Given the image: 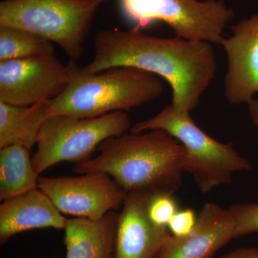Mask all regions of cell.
<instances>
[{"mask_svg":"<svg viewBox=\"0 0 258 258\" xmlns=\"http://www.w3.org/2000/svg\"><path fill=\"white\" fill-rule=\"evenodd\" d=\"M120 66L162 77L172 88L171 106L189 113L198 106L217 71L210 42L151 36L135 28L98 32L92 61L79 70L95 74Z\"/></svg>","mask_w":258,"mask_h":258,"instance_id":"6da1fadb","label":"cell"},{"mask_svg":"<svg viewBox=\"0 0 258 258\" xmlns=\"http://www.w3.org/2000/svg\"><path fill=\"white\" fill-rule=\"evenodd\" d=\"M98 150L96 157L76 164L75 172L105 173L125 193L174 195L182 185L186 150L164 131L111 137Z\"/></svg>","mask_w":258,"mask_h":258,"instance_id":"7a4b0ae2","label":"cell"},{"mask_svg":"<svg viewBox=\"0 0 258 258\" xmlns=\"http://www.w3.org/2000/svg\"><path fill=\"white\" fill-rule=\"evenodd\" d=\"M70 81L58 96L49 101L50 115L96 118L149 103L164 93L156 75L127 66L85 74L74 61L68 64Z\"/></svg>","mask_w":258,"mask_h":258,"instance_id":"3957f363","label":"cell"},{"mask_svg":"<svg viewBox=\"0 0 258 258\" xmlns=\"http://www.w3.org/2000/svg\"><path fill=\"white\" fill-rule=\"evenodd\" d=\"M151 130L167 132L182 144L186 150L184 171L192 176L203 193L231 184L234 174L249 171L252 166L241 157L232 144H223L203 132L191 119L189 112L168 105L155 116L139 122L131 133Z\"/></svg>","mask_w":258,"mask_h":258,"instance_id":"277c9868","label":"cell"},{"mask_svg":"<svg viewBox=\"0 0 258 258\" xmlns=\"http://www.w3.org/2000/svg\"><path fill=\"white\" fill-rule=\"evenodd\" d=\"M107 0H4L0 26L28 30L57 45L76 62L102 3Z\"/></svg>","mask_w":258,"mask_h":258,"instance_id":"5b68a950","label":"cell"},{"mask_svg":"<svg viewBox=\"0 0 258 258\" xmlns=\"http://www.w3.org/2000/svg\"><path fill=\"white\" fill-rule=\"evenodd\" d=\"M132 128L124 111H116L91 118L73 115H50L42 125L32 164L37 175L61 162L76 164L91 159L100 144L120 137Z\"/></svg>","mask_w":258,"mask_h":258,"instance_id":"8992f818","label":"cell"},{"mask_svg":"<svg viewBox=\"0 0 258 258\" xmlns=\"http://www.w3.org/2000/svg\"><path fill=\"white\" fill-rule=\"evenodd\" d=\"M123 13L141 30L156 22L167 24L176 37L221 45L235 13L222 0H120Z\"/></svg>","mask_w":258,"mask_h":258,"instance_id":"52a82bcc","label":"cell"},{"mask_svg":"<svg viewBox=\"0 0 258 258\" xmlns=\"http://www.w3.org/2000/svg\"><path fill=\"white\" fill-rule=\"evenodd\" d=\"M69 81V66L55 54L0 61V102L31 106L50 101L62 93Z\"/></svg>","mask_w":258,"mask_h":258,"instance_id":"ba28073f","label":"cell"},{"mask_svg":"<svg viewBox=\"0 0 258 258\" xmlns=\"http://www.w3.org/2000/svg\"><path fill=\"white\" fill-rule=\"evenodd\" d=\"M38 187L61 213L92 220L116 211L126 196L111 176L102 172L74 177L39 176Z\"/></svg>","mask_w":258,"mask_h":258,"instance_id":"9c48e42d","label":"cell"},{"mask_svg":"<svg viewBox=\"0 0 258 258\" xmlns=\"http://www.w3.org/2000/svg\"><path fill=\"white\" fill-rule=\"evenodd\" d=\"M152 197L126 193L117 216L113 258H157L171 238L168 227L154 225L149 218Z\"/></svg>","mask_w":258,"mask_h":258,"instance_id":"30bf717a","label":"cell"},{"mask_svg":"<svg viewBox=\"0 0 258 258\" xmlns=\"http://www.w3.org/2000/svg\"><path fill=\"white\" fill-rule=\"evenodd\" d=\"M221 45L227 58L225 96L232 105L248 104L258 93V14L241 20Z\"/></svg>","mask_w":258,"mask_h":258,"instance_id":"8fae6325","label":"cell"},{"mask_svg":"<svg viewBox=\"0 0 258 258\" xmlns=\"http://www.w3.org/2000/svg\"><path fill=\"white\" fill-rule=\"evenodd\" d=\"M235 220L230 210L206 203L192 232L182 237L171 236L157 258H212L235 238Z\"/></svg>","mask_w":258,"mask_h":258,"instance_id":"7c38bea8","label":"cell"},{"mask_svg":"<svg viewBox=\"0 0 258 258\" xmlns=\"http://www.w3.org/2000/svg\"><path fill=\"white\" fill-rule=\"evenodd\" d=\"M67 218L40 188L8 199L0 205V244L26 231L64 230Z\"/></svg>","mask_w":258,"mask_h":258,"instance_id":"4fadbf2b","label":"cell"},{"mask_svg":"<svg viewBox=\"0 0 258 258\" xmlns=\"http://www.w3.org/2000/svg\"><path fill=\"white\" fill-rule=\"evenodd\" d=\"M118 212L98 220L74 217L64 227L66 258H113Z\"/></svg>","mask_w":258,"mask_h":258,"instance_id":"5bb4252c","label":"cell"},{"mask_svg":"<svg viewBox=\"0 0 258 258\" xmlns=\"http://www.w3.org/2000/svg\"><path fill=\"white\" fill-rule=\"evenodd\" d=\"M50 116L49 101L31 106L0 102V149L20 144L31 149L37 144L42 125Z\"/></svg>","mask_w":258,"mask_h":258,"instance_id":"9a60e30c","label":"cell"},{"mask_svg":"<svg viewBox=\"0 0 258 258\" xmlns=\"http://www.w3.org/2000/svg\"><path fill=\"white\" fill-rule=\"evenodd\" d=\"M30 149L20 144L0 149V200L2 202L38 188L39 176Z\"/></svg>","mask_w":258,"mask_h":258,"instance_id":"2e32d148","label":"cell"},{"mask_svg":"<svg viewBox=\"0 0 258 258\" xmlns=\"http://www.w3.org/2000/svg\"><path fill=\"white\" fill-rule=\"evenodd\" d=\"M52 42L23 29L0 26V61L54 54Z\"/></svg>","mask_w":258,"mask_h":258,"instance_id":"e0dca14e","label":"cell"},{"mask_svg":"<svg viewBox=\"0 0 258 258\" xmlns=\"http://www.w3.org/2000/svg\"><path fill=\"white\" fill-rule=\"evenodd\" d=\"M171 194H159L151 199L149 216L154 225L168 227L171 219L179 211L177 202Z\"/></svg>","mask_w":258,"mask_h":258,"instance_id":"ac0fdd59","label":"cell"},{"mask_svg":"<svg viewBox=\"0 0 258 258\" xmlns=\"http://www.w3.org/2000/svg\"><path fill=\"white\" fill-rule=\"evenodd\" d=\"M229 210L235 220V238L258 232V204H235Z\"/></svg>","mask_w":258,"mask_h":258,"instance_id":"d6986e66","label":"cell"},{"mask_svg":"<svg viewBox=\"0 0 258 258\" xmlns=\"http://www.w3.org/2000/svg\"><path fill=\"white\" fill-rule=\"evenodd\" d=\"M197 221L198 215L195 210L186 208L176 212L169 222L168 228L174 237H182L192 232Z\"/></svg>","mask_w":258,"mask_h":258,"instance_id":"ffe728a7","label":"cell"},{"mask_svg":"<svg viewBox=\"0 0 258 258\" xmlns=\"http://www.w3.org/2000/svg\"><path fill=\"white\" fill-rule=\"evenodd\" d=\"M220 258H258V248L242 247L224 254Z\"/></svg>","mask_w":258,"mask_h":258,"instance_id":"44dd1931","label":"cell"},{"mask_svg":"<svg viewBox=\"0 0 258 258\" xmlns=\"http://www.w3.org/2000/svg\"><path fill=\"white\" fill-rule=\"evenodd\" d=\"M247 106H248L249 114L251 120L258 128V99L253 98Z\"/></svg>","mask_w":258,"mask_h":258,"instance_id":"7402d4cb","label":"cell"},{"mask_svg":"<svg viewBox=\"0 0 258 258\" xmlns=\"http://www.w3.org/2000/svg\"><path fill=\"white\" fill-rule=\"evenodd\" d=\"M37 258H56L54 256H42V257H39Z\"/></svg>","mask_w":258,"mask_h":258,"instance_id":"603a6c76","label":"cell"}]
</instances>
